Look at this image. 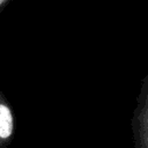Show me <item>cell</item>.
<instances>
[{
    "instance_id": "cell-1",
    "label": "cell",
    "mask_w": 148,
    "mask_h": 148,
    "mask_svg": "<svg viewBox=\"0 0 148 148\" xmlns=\"http://www.w3.org/2000/svg\"><path fill=\"white\" fill-rule=\"evenodd\" d=\"M148 77L142 81L132 117L134 148H148Z\"/></svg>"
},
{
    "instance_id": "cell-2",
    "label": "cell",
    "mask_w": 148,
    "mask_h": 148,
    "mask_svg": "<svg viewBox=\"0 0 148 148\" xmlns=\"http://www.w3.org/2000/svg\"><path fill=\"white\" fill-rule=\"evenodd\" d=\"M15 132V119L12 106L0 90V148H7Z\"/></svg>"
},
{
    "instance_id": "cell-3",
    "label": "cell",
    "mask_w": 148,
    "mask_h": 148,
    "mask_svg": "<svg viewBox=\"0 0 148 148\" xmlns=\"http://www.w3.org/2000/svg\"><path fill=\"white\" fill-rule=\"evenodd\" d=\"M12 1H14V0H0V12L2 9H5L7 7V5H9Z\"/></svg>"
}]
</instances>
